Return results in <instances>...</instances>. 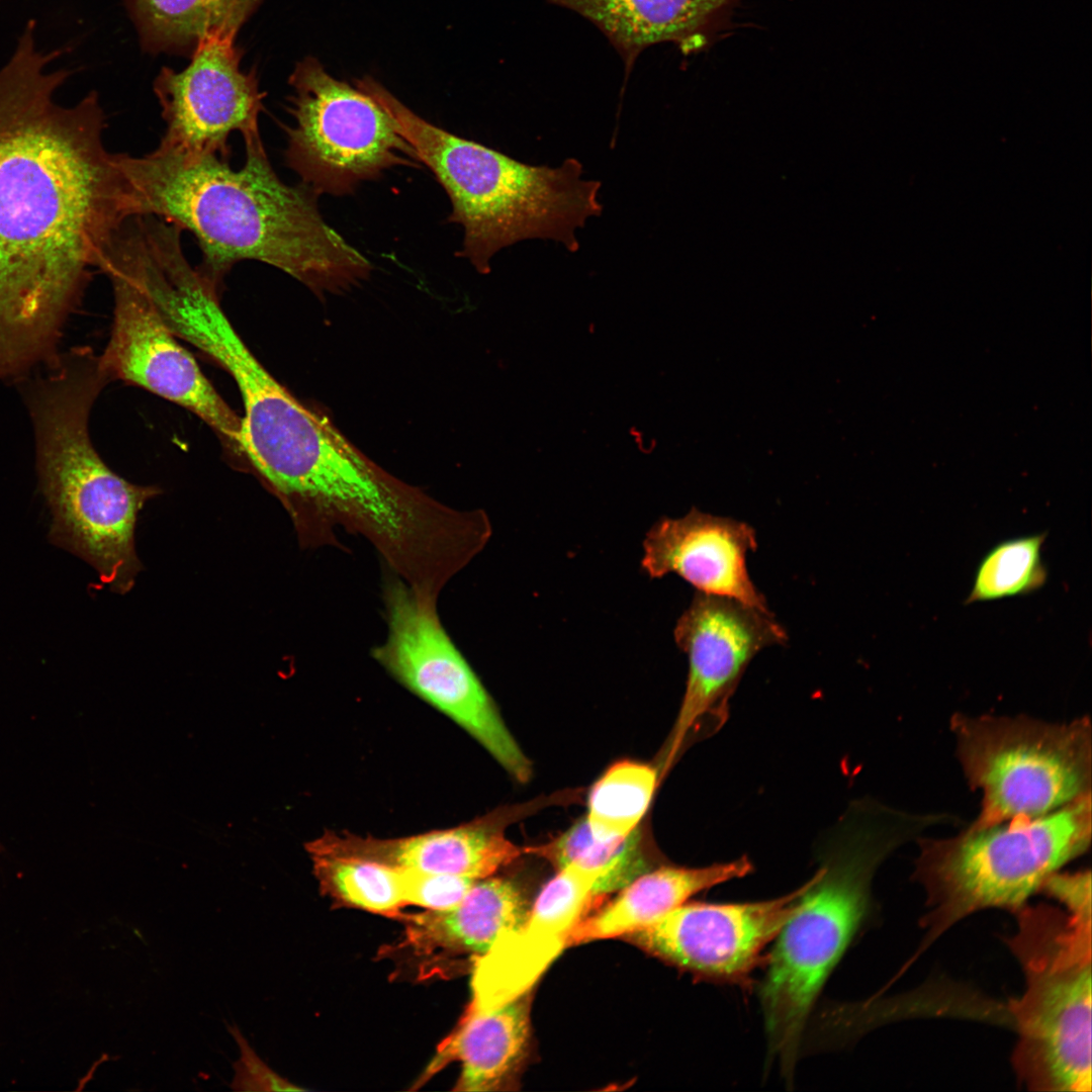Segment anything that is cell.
Instances as JSON below:
<instances>
[{
	"label": "cell",
	"mask_w": 1092,
	"mask_h": 1092,
	"mask_svg": "<svg viewBox=\"0 0 1092 1092\" xmlns=\"http://www.w3.org/2000/svg\"><path fill=\"white\" fill-rule=\"evenodd\" d=\"M285 164L317 196L352 194L396 166L420 167L414 149L370 95L306 57L289 77Z\"/></svg>",
	"instance_id": "cell-9"
},
{
	"label": "cell",
	"mask_w": 1092,
	"mask_h": 1092,
	"mask_svg": "<svg viewBox=\"0 0 1092 1092\" xmlns=\"http://www.w3.org/2000/svg\"><path fill=\"white\" fill-rule=\"evenodd\" d=\"M597 25L622 57L626 75L646 48L674 42L686 53L703 48L742 0H545Z\"/></svg>",
	"instance_id": "cell-18"
},
{
	"label": "cell",
	"mask_w": 1092,
	"mask_h": 1092,
	"mask_svg": "<svg viewBox=\"0 0 1092 1092\" xmlns=\"http://www.w3.org/2000/svg\"><path fill=\"white\" fill-rule=\"evenodd\" d=\"M386 638L371 655L397 682L454 721L517 782L533 766L492 698L457 648L438 614V601L390 574L383 586Z\"/></svg>",
	"instance_id": "cell-10"
},
{
	"label": "cell",
	"mask_w": 1092,
	"mask_h": 1092,
	"mask_svg": "<svg viewBox=\"0 0 1092 1092\" xmlns=\"http://www.w3.org/2000/svg\"><path fill=\"white\" fill-rule=\"evenodd\" d=\"M643 545L642 566L651 577L676 573L699 593L768 610L746 567L747 553L757 547L748 524L693 509L656 523Z\"/></svg>",
	"instance_id": "cell-16"
},
{
	"label": "cell",
	"mask_w": 1092,
	"mask_h": 1092,
	"mask_svg": "<svg viewBox=\"0 0 1092 1092\" xmlns=\"http://www.w3.org/2000/svg\"><path fill=\"white\" fill-rule=\"evenodd\" d=\"M600 877L576 863L557 870L521 926L476 960L470 1005L492 1007L531 991L568 946L572 929L603 901L596 892Z\"/></svg>",
	"instance_id": "cell-15"
},
{
	"label": "cell",
	"mask_w": 1092,
	"mask_h": 1092,
	"mask_svg": "<svg viewBox=\"0 0 1092 1092\" xmlns=\"http://www.w3.org/2000/svg\"><path fill=\"white\" fill-rule=\"evenodd\" d=\"M807 885L758 902L684 903L623 938L704 980L744 983L798 909Z\"/></svg>",
	"instance_id": "cell-14"
},
{
	"label": "cell",
	"mask_w": 1092,
	"mask_h": 1092,
	"mask_svg": "<svg viewBox=\"0 0 1092 1092\" xmlns=\"http://www.w3.org/2000/svg\"><path fill=\"white\" fill-rule=\"evenodd\" d=\"M523 850L546 859L556 870L576 863L600 872L596 892L603 897L652 869L638 828L625 838L600 840L592 834L585 818L554 839Z\"/></svg>",
	"instance_id": "cell-23"
},
{
	"label": "cell",
	"mask_w": 1092,
	"mask_h": 1092,
	"mask_svg": "<svg viewBox=\"0 0 1092 1092\" xmlns=\"http://www.w3.org/2000/svg\"><path fill=\"white\" fill-rule=\"evenodd\" d=\"M236 29L216 27L202 34L182 71L162 68L154 81L166 130L159 147L186 157L230 160L229 139L260 136L265 93L254 70L240 69Z\"/></svg>",
	"instance_id": "cell-12"
},
{
	"label": "cell",
	"mask_w": 1092,
	"mask_h": 1092,
	"mask_svg": "<svg viewBox=\"0 0 1092 1092\" xmlns=\"http://www.w3.org/2000/svg\"><path fill=\"white\" fill-rule=\"evenodd\" d=\"M1007 939L1025 989L1011 1002L1018 1032L1013 1066L1035 1091H1091V915L1051 905L1014 912Z\"/></svg>",
	"instance_id": "cell-7"
},
{
	"label": "cell",
	"mask_w": 1092,
	"mask_h": 1092,
	"mask_svg": "<svg viewBox=\"0 0 1092 1092\" xmlns=\"http://www.w3.org/2000/svg\"><path fill=\"white\" fill-rule=\"evenodd\" d=\"M392 118L420 164L434 174L451 202L448 220L463 228L459 257L480 273L509 246L529 239L579 249L577 230L600 216L602 184L584 179L582 164L533 166L427 121L370 77L355 81Z\"/></svg>",
	"instance_id": "cell-5"
},
{
	"label": "cell",
	"mask_w": 1092,
	"mask_h": 1092,
	"mask_svg": "<svg viewBox=\"0 0 1092 1092\" xmlns=\"http://www.w3.org/2000/svg\"><path fill=\"white\" fill-rule=\"evenodd\" d=\"M529 911L515 883L489 876L475 881L456 906L410 916L407 938L427 956L478 959L518 929Z\"/></svg>",
	"instance_id": "cell-19"
},
{
	"label": "cell",
	"mask_w": 1092,
	"mask_h": 1092,
	"mask_svg": "<svg viewBox=\"0 0 1092 1092\" xmlns=\"http://www.w3.org/2000/svg\"><path fill=\"white\" fill-rule=\"evenodd\" d=\"M401 870L406 905L413 904L434 911L456 906L477 881L462 876Z\"/></svg>",
	"instance_id": "cell-27"
},
{
	"label": "cell",
	"mask_w": 1092,
	"mask_h": 1092,
	"mask_svg": "<svg viewBox=\"0 0 1092 1092\" xmlns=\"http://www.w3.org/2000/svg\"><path fill=\"white\" fill-rule=\"evenodd\" d=\"M310 856L322 890L344 904L387 915L406 905L401 869L358 857Z\"/></svg>",
	"instance_id": "cell-25"
},
{
	"label": "cell",
	"mask_w": 1092,
	"mask_h": 1092,
	"mask_svg": "<svg viewBox=\"0 0 1092 1092\" xmlns=\"http://www.w3.org/2000/svg\"><path fill=\"white\" fill-rule=\"evenodd\" d=\"M245 162L186 157L157 147L119 154L132 214L151 215L191 233L198 270L218 289L235 264L278 268L316 294L341 293L365 280L372 265L322 216L317 195L283 182L261 135L244 141Z\"/></svg>",
	"instance_id": "cell-2"
},
{
	"label": "cell",
	"mask_w": 1092,
	"mask_h": 1092,
	"mask_svg": "<svg viewBox=\"0 0 1092 1092\" xmlns=\"http://www.w3.org/2000/svg\"><path fill=\"white\" fill-rule=\"evenodd\" d=\"M660 782L657 767L650 764L633 760L612 764L588 794L584 818L592 834L600 840L631 834L638 828Z\"/></svg>",
	"instance_id": "cell-24"
},
{
	"label": "cell",
	"mask_w": 1092,
	"mask_h": 1092,
	"mask_svg": "<svg viewBox=\"0 0 1092 1092\" xmlns=\"http://www.w3.org/2000/svg\"><path fill=\"white\" fill-rule=\"evenodd\" d=\"M1040 891L1057 900L1068 912L1091 915L1090 870L1074 873L1058 871L1044 881Z\"/></svg>",
	"instance_id": "cell-29"
},
{
	"label": "cell",
	"mask_w": 1092,
	"mask_h": 1092,
	"mask_svg": "<svg viewBox=\"0 0 1092 1092\" xmlns=\"http://www.w3.org/2000/svg\"><path fill=\"white\" fill-rule=\"evenodd\" d=\"M1091 811L1090 793L1041 816L919 836L913 876L928 909L921 950L977 911L1023 907L1052 874L1089 849Z\"/></svg>",
	"instance_id": "cell-6"
},
{
	"label": "cell",
	"mask_w": 1092,
	"mask_h": 1092,
	"mask_svg": "<svg viewBox=\"0 0 1092 1092\" xmlns=\"http://www.w3.org/2000/svg\"><path fill=\"white\" fill-rule=\"evenodd\" d=\"M35 27L0 69V383L59 360L93 269L133 216L97 93L55 100L72 72L47 71L65 50L38 51Z\"/></svg>",
	"instance_id": "cell-1"
},
{
	"label": "cell",
	"mask_w": 1092,
	"mask_h": 1092,
	"mask_svg": "<svg viewBox=\"0 0 1092 1092\" xmlns=\"http://www.w3.org/2000/svg\"><path fill=\"white\" fill-rule=\"evenodd\" d=\"M503 823L504 817L492 813L455 827L396 838L326 831L305 848L310 855L358 857L404 870L479 880L509 866L523 852L505 836Z\"/></svg>",
	"instance_id": "cell-17"
},
{
	"label": "cell",
	"mask_w": 1092,
	"mask_h": 1092,
	"mask_svg": "<svg viewBox=\"0 0 1092 1092\" xmlns=\"http://www.w3.org/2000/svg\"><path fill=\"white\" fill-rule=\"evenodd\" d=\"M747 857L706 867L662 866L651 869L585 916L570 932L568 946L624 937L641 929L707 889L751 872Z\"/></svg>",
	"instance_id": "cell-20"
},
{
	"label": "cell",
	"mask_w": 1092,
	"mask_h": 1092,
	"mask_svg": "<svg viewBox=\"0 0 1092 1092\" xmlns=\"http://www.w3.org/2000/svg\"><path fill=\"white\" fill-rule=\"evenodd\" d=\"M531 991L496 1006L469 1005L455 1032L443 1043L431 1067L461 1063L456 1090H500L518 1075L530 1037Z\"/></svg>",
	"instance_id": "cell-21"
},
{
	"label": "cell",
	"mask_w": 1092,
	"mask_h": 1092,
	"mask_svg": "<svg viewBox=\"0 0 1092 1092\" xmlns=\"http://www.w3.org/2000/svg\"><path fill=\"white\" fill-rule=\"evenodd\" d=\"M1046 533L1025 535L995 544L981 558L965 604L1025 596L1048 579L1042 560Z\"/></svg>",
	"instance_id": "cell-26"
},
{
	"label": "cell",
	"mask_w": 1092,
	"mask_h": 1092,
	"mask_svg": "<svg viewBox=\"0 0 1092 1092\" xmlns=\"http://www.w3.org/2000/svg\"><path fill=\"white\" fill-rule=\"evenodd\" d=\"M263 0H124L142 48L149 53L193 50L208 30H239Z\"/></svg>",
	"instance_id": "cell-22"
},
{
	"label": "cell",
	"mask_w": 1092,
	"mask_h": 1092,
	"mask_svg": "<svg viewBox=\"0 0 1092 1092\" xmlns=\"http://www.w3.org/2000/svg\"><path fill=\"white\" fill-rule=\"evenodd\" d=\"M674 639L688 655L689 670L677 716L660 753V780L695 726L726 706L752 658L765 647L784 644L788 636L768 610L698 592L676 623Z\"/></svg>",
	"instance_id": "cell-13"
},
{
	"label": "cell",
	"mask_w": 1092,
	"mask_h": 1092,
	"mask_svg": "<svg viewBox=\"0 0 1092 1092\" xmlns=\"http://www.w3.org/2000/svg\"><path fill=\"white\" fill-rule=\"evenodd\" d=\"M228 1029L240 1049V1058L234 1064L231 1088L236 1091H297L301 1088L288 1082L271 1070L256 1054L236 1024Z\"/></svg>",
	"instance_id": "cell-28"
},
{
	"label": "cell",
	"mask_w": 1092,
	"mask_h": 1092,
	"mask_svg": "<svg viewBox=\"0 0 1092 1092\" xmlns=\"http://www.w3.org/2000/svg\"><path fill=\"white\" fill-rule=\"evenodd\" d=\"M46 371L20 384L39 486L54 518L51 538L85 559L111 590L125 594L142 569L133 538L138 516L160 489L126 481L93 446L90 411L109 382L98 356L73 348Z\"/></svg>",
	"instance_id": "cell-4"
},
{
	"label": "cell",
	"mask_w": 1092,
	"mask_h": 1092,
	"mask_svg": "<svg viewBox=\"0 0 1092 1092\" xmlns=\"http://www.w3.org/2000/svg\"><path fill=\"white\" fill-rule=\"evenodd\" d=\"M946 813H912L859 802L777 935L759 997L770 1059L793 1076L813 1005L871 907L879 866L896 848L947 823Z\"/></svg>",
	"instance_id": "cell-3"
},
{
	"label": "cell",
	"mask_w": 1092,
	"mask_h": 1092,
	"mask_svg": "<svg viewBox=\"0 0 1092 1092\" xmlns=\"http://www.w3.org/2000/svg\"><path fill=\"white\" fill-rule=\"evenodd\" d=\"M112 285L113 323L100 366L108 380L141 386L198 416L242 456L241 419L174 338L130 267L110 248L100 268Z\"/></svg>",
	"instance_id": "cell-11"
},
{
	"label": "cell",
	"mask_w": 1092,
	"mask_h": 1092,
	"mask_svg": "<svg viewBox=\"0 0 1092 1092\" xmlns=\"http://www.w3.org/2000/svg\"><path fill=\"white\" fill-rule=\"evenodd\" d=\"M949 728L965 779L982 793L971 827L1041 816L1091 793L1088 716L1059 723L954 713Z\"/></svg>",
	"instance_id": "cell-8"
}]
</instances>
